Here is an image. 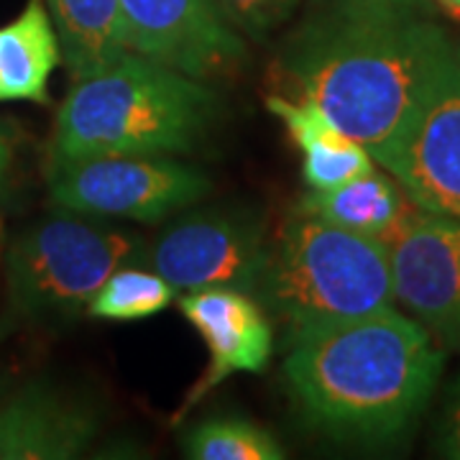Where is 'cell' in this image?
<instances>
[{
  "label": "cell",
  "instance_id": "obj_13",
  "mask_svg": "<svg viewBox=\"0 0 460 460\" xmlns=\"http://www.w3.org/2000/svg\"><path fill=\"white\" fill-rule=\"evenodd\" d=\"M266 105L281 118L295 146L299 148L302 177L310 190H332L376 166L368 148L341 131L313 102L271 93Z\"/></svg>",
  "mask_w": 460,
  "mask_h": 460
},
{
  "label": "cell",
  "instance_id": "obj_19",
  "mask_svg": "<svg viewBox=\"0 0 460 460\" xmlns=\"http://www.w3.org/2000/svg\"><path fill=\"white\" fill-rule=\"evenodd\" d=\"M302 0H215L217 11L241 36L263 41L295 16Z\"/></svg>",
  "mask_w": 460,
  "mask_h": 460
},
{
  "label": "cell",
  "instance_id": "obj_6",
  "mask_svg": "<svg viewBox=\"0 0 460 460\" xmlns=\"http://www.w3.org/2000/svg\"><path fill=\"white\" fill-rule=\"evenodd\" d=\"M208 192L210 180L172 156H90L49 164L51 202L75 215L156 223Z\"/></svg>",
  "mask_w": 460,
  "mask_h": 460
},
{
  "label": "cell",
  "instance_id": "obj_17",
  "mask_svg": "<svg viewBox=\"0 0 460 460\" xmlns=\"http://www.w3.org/2000/svg\"><path fill=\"white\" fill-rule=\"evenodd\" d=\"M184 453L195 460H281V443L243 417H213L187 432Z\"/></svg>",
  "mask_w": 460,
  "mask_h": 460
},
{
  "label": "cell",
  "instance_id": "obj_7",
  "mask_svg": "<svg viewBox=\"0 0 460 460\" xmlns=\"http://www.w3.org/2000/svg\"><path fill=\"white\" fill-rule=\"evenodd\" d=\"M269 241L261 217L248 210H205L164 230L146 251V266L177 292L235 289L256 295Z\"/></svg>",
  "mask_w": 460,
  "mask_h": 460
},
{
  "label": "cell",
  "instance_id": "obj_12",
  "mask_svg": "<svg viewBox=\"0 0 460 460\" xmlns=\"http://www.w3.org/2000/svg\"><path fill=\"white\" fill-rule=\"evenodd\" d=\"M102 417L83 396L31 381L0 402V460L83 458Z\"/></svg>",
  "mask_w": 460,
  "mask_h": 460
},
{
  "label": "cell",
  "instance_id": "obj_21",
  "mask_svg": "<svg viewBox=\"0 0 460 460\" xmlns=\"http://www.w3.org/2000/svg\"><path fill=\"white\" fill-rule=\"evenodd\" d=\"M8 169H11V144H8L5 133L0 131V190L5 187Z\"/></svg>",
  "mask_w": 460,
  "mask_h": 460
},
{
  "label": "cell",
  "instance_id": "obj_9",
  "mask_svg": "<svg viewBox=\"0 0 460 460\" xmlns=\"http://www.w3.org/2000/svg\"><path fill=\"white\" fill-rule=\"evenodd\" d=\"M120 13L136 54L190 77H226L246 62L241 33L215 0H120Z\"/></svg>",
  "mask_w": 460,
  "mask_h": 460
},
{
  "label": "cell",
  "instance_id": "obj_4",
  "mask_svg": "<svg viewBox=\"0 0 460 460\" xmlns=\"http://www.w3.org/2000/svg\"><path fill=\"white\" fill-rule=\"evenodd\" d=\"M256 295L289 332L394 307L389 248L295 208L269 248Z\"/></svg>",
  "mask_w": 460,
  "mask_h": 460
},
{
  "label": "cell",
  "instance_id": "obj_5",
  "mask_svg": "<svg viewBox=\"0 0 460 460\" xmlns=\"http://www.w3.org/2000/svg\"><path fill=\"white\" fill-rule=\"evenodd\" d=\"M146 241L133 230L72 215L44 217L8 251V317L26 323L77 317L113 271L146 266Z\"/></svg>",
  "mask_w": 460,
  "mask_h": 460
},
{
  "label": "cell",
  "instance_id": "obj_15",
  "mask_svg": "<svg viewBox=\"0 0 460 460\" xmlns=\"http://www.w3.org/2000/svg\"><path fill=\"white\" fill-rule=\"evenodd\" d=\"M410 205L411 199L396 180L392 181L374 166L371 172L332 190H310L296 208L338 228L371 235L386 243L420 210L417 205Z\"/></svg>",
  "mask_w": 460,
  "mask_h": 460
},
{
  "label": "cell",
  "instance_id": "obj_10",
  "mask_svg": "<svg viewBox=\"0 0 460 460\" xmlns=\"http://www.w3.org/2000/svg\"><path fill=\"white\" fill-rule=\"evenodd\" d=\"M394 299L420 325L460 343V220L417 210L386 241Z\"/></svg>",
  "mask_w": 460,
  "mask_h": 460
},
{
  "label": "cell",
  "instance_id": "obj_16",
  "mask_svg": "<svg viewBox=\"0 0 460 460\" xmlns=\"http://www.w3.org/2000/svg\"><path fill=\"white\" fill-rule=\"evenodd\" d=\"M75 80L111 66L131 49L120 0H44Z\"/></svg>",
  "mask_w": 460,
  "mask_h": 460
},
{
  "label": "cell",
  "instance_id": "obj_3",
  "mask_svg": "<svg viewBox=\"0 0 460 460\" xmlns=\"http://www.w3.org/2000/svg\"><path fill=\"white\" fill-rule=\"evenodd\" d=\"M215 111L217 95L205 80L128 51L75 80L57 113L49 164L187 154L213 126Z\"/></svg>",
  "mask_w": 460,
  "mask_h": 460
},
{
  "label": "cell",
  "instance_id": "obj_11",
  "mask_svg": "<svg viewBox=\"0 0 460 460\" xmlns=\"http://www.w3.org/2000/svg\"><path fill=\"white\" fill-rule=\"evenodd\" d=\"M181 314L202 335L208 345V368L192 386L180 417L210 394L217 384L235 374H261L269 366L274 350L271 323L263 314L261 305L246 292L235 289H202L181 296Z\"/></svg>",
  "mask_w": 460,
  "mask_h": 460
},
{
  "label": "cell",
  "instance_id": "obj_8",
  "mask_svg": "<svg viewBox=\"0 0 460 460\" xmlns=\"http://www.w3.org/2000/svg\"><path fill=\"white\" fill-rule=\"evenodd\" d=\"M374 164L420 210L460 220V49H450L410 123Z\"/></svg>",
  "mask_w": 460,
  "mask_h": 460
},
{
  "label": "cell",
  "instance_id": "obj_2",
  "mask_svg": "<svg viewBox=\"0 0 460 460\" xmlns=\"http://www.w3.org/2000/svg\"><path fill=\"white\" fill-rule=\"evenodd\" d=\"M445 356L394 307L289 332L284 381L299 414L335 440L389 443L428 407Z\"/></svg>",
  "mask_w": 460,
  "mask_h": 460
},
{
  "label": "cell",
  "instance_id": "obj_1",
  "mask_svg": "<svg viewBox=\"0 0 460 460\" xmlns=\"http://www.w3.org/2000/svg\"><path fill=\"white\" fill-rule=\"evenodd\" d=\"M450 49L425 0H313L277 57L274 87L317 105L376 159Z\"/></svg>",
  "mask_w": 460,
  "mask_h": 460
},
{
  "label": "cell",
  "instance_id": "obj_18",
  "mask_svg": "<svg viewBox=\"0 0 460 460\" xmlns=\"http://www.w3.org/2000/svg\"><path fill=\"white\" fill-rule=\"evenodd\" d=\"M177 289L141 263L113 271L87 305V313L102 320H141L166 310Z\"/></svg>",
  "mask_w": 460,
  "mask_h": 460
},
{
  "label": "cell",
  "instance_id": "obj_22",
  "mask_svg": "<svg viewBox=\"0 0 460 460\" xmlns=\"http://www.w3.org/2000/svg\"><path fill=\"white\" fill-rule=\"evenodd\" d=\"M443 3H447L456 13H460V0H443Z\"/></svg>",
  "mask_w": 460,
  "mask_h": 460
},
{
  "label": "cell",
  "instance_id": "obj_14",
  "mask_svg": "<svg viewBox=\"0 0 460 460\" xmlns=\"http://www.w3.org/2000/svg\"><path fill=\"white\" fill-rule=\"evenodd\" d=\"M62 62V44L44 0H29L0 29V102L29 100L47 105L49 80Z\"/></svg>",
  "mask_w": 460,
  "mask_h": 460
},
{
  "label": "cell",
  "instance_id": "obj_20",
  "mask_svg": "<svg viewBox=\"0 0 460 460\" xmlns=\"http://www.w3.org/2000/svg\"><path fill=\"white\" fill-rule=\"evenodd\" d=\"M443 453L447 458L460 460V381L456 384V392H453V402L447 407V417H445L443 425Z\"/></svg>",
  "mask_w": 460,
  "mask_h": 460
}]
</instances>
